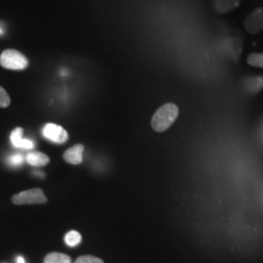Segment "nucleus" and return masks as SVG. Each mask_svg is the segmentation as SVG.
<instances>
[{"label": "nucleus", "mask_w": 263, "mask_h": 263, "mask_svg": "<svg viewBox=\"0 0 263 263\" xmlns=\"http://www.w3.org/2000/svg\"><path fill=\"white\" fill-rule=\"evenodd\" d=\"M179 107L174 104H166L154 113L151 119V126L156 132H164L169 129L179 116Z\"/></svg>", "instance_id": "obj_1"}, {"label": "nucleus", "mask_w": 263, "mask_h": 263, "mask_svg": "<svg viewBox=\"0 0 263 263\" xmlns=\"http://www.w3.org/2000/svg\"><path fill=\"white\" fill-rule=\"evenodd\" d=\"M12 202L15 205H33V204H43L47 202V198L44 195V192L40 188H31L20 192L12 197Z\"/></svg>", "instance_id": "obj_3"}, {"label": "nucleus", "mask_w": 263, "mask_h": 263, "mask_svg": "<svg viewBox=\"0 0 263 263\" xmlns=\"http://www.w3.org/2000/svg\"><path fill=\"white\" fill-rule=\"evenodd\" d=\"M74 263H104V261L93 255H83L78 257Z\"/></svg>", "instance_id": "obj_15"}, {"label": "nucleus", "mask_w": 263, "mask_h": 263, "mask_svg": "<svg viewBox=\"0 0 263 263\" xmlns=\"http://www.w3.org/2000/svg\"><path fill=\"white\" fill-rule=\"evenodd\" d=\"M23 134H24V129L20 128V127L16 128L14 131L12 132L11 137H10L12 144L18 148L32 149L34 147V143L30 140L23 139Z\"/></svg>", "instance_id": "obj_7"}, {"label": "nucleus", "mask_w": 263, "mask_h": 263, "mask_svg": "<svg viewBox=\"0 0 263 263\" xmlns=\"http://www.w3.org/2000/svg\"><path fill=\"white\" fill-rule=\"evenodd\" d=\"M44 263H71V258L62 253H51L44 258Z\"/></svg>", "instance_id": "obj_11"}, {"label": "nucleus", "mask_w": 263, "mask_h": 263, "mask_svg": "<svg viewBox=\"0 0 263 263\" xmlns=\"http://www.w3.org/2000/svg\"><path fill=\"white\" fill-rule=\"evenodd\" d=\"M8 161H9L10 165H12V166H20L24 162V156L22 154L17 153V154L10 156Z\"/></svg>", "instance_id": "obj_16"}, {"label": "nucleus", "mask_w": 263, "mask_h": 263, "mask_svg": "<svg viewBox=\"0 0 263 263\" xmlns=\"http://www.w3.org/2000/svg\"><path fill=\"white\" fill-rule=\"evenodd\" d=\"M26 160L30 166L34 167H43L46 166L50 162V158L46 154L38 151H31L28 153V155L26 156Z\"/></svg>", "instance_id": "obj_8"}, {"label": "nucleus", "mask_w": 263, "mask_h": 263, "mask_svg": "<svg viewBox=\"0 0 263 263\" xmlns=\"http://www.w3.org/2000/svg\"><path fill=\"white\" fill-rule=\"evenodd\" d=\"M244 26L251 34H256L263 30V8L253 11L245 20Z\"/></svg>", "instance_id": "obj_5"}, {"label": "nucleus", "mask_w": 263, "mask_h": 263, "mask_svg": "<svg viewBox=\"0 0 263 263\" xmlns=\"http://www.w3.org/2000/svg\"><path fill=\"white\" fill-rule=\"evenodd\" d=\"M84 146L82 144H76L64 153V159L72 165H79L83 162Z\"/></svg>", "instance_id": "obj_6"}, {"label": "nucleus", "mask_w": 263, "mask_h": 263, "mask_svg": "<svg viewBox=\"0 0 263 263\" xmlns=\"http://www.w3.org/2000/svg\"><path fill=\"white\" fill-rule=\"evenodd\" d=\"M245 87L248 92L250 93H257L263 88V77L255 76V77H249L245 80Z\"/></svg>", "instance_id": "obj_10"}, {"label": "nucleus", "mask_w": 263, "mask_h": 263, "mask_svg": "<svg viewBox=\"0 0 263 263\" xmlns=\"http://www.w3.org/2000/svg\"><path fill=\"white\" fill-rule=\"evenodd\" d=\"M17 263H26V261H25L24 257H22V256H19V257L17 258Z\"/></svg>", "instance_id": "obj_17"}, {"label": "nucleus", "mask_w": 263, "mask_h": 263, "mask_svg": "<svg viewBox=\"0 0 263 263\" xmlns=\"http://www.w3.org/2000/svg\"><path fill=\"white\" fill-rule=\"evenodd\" d=\"M11 104L9 95L0 86V107H8Z\"/></svg>", "instance_id": "obj_14"}, {"label": "nucleus", "mask_w": 263, "mask_h": 263, "mask_svg": "<svg viewBox=\"0 0 263 263\" xmlns=\"http://www.w3.org/2000/svg\"><path fill=\"white\" fill-rule=\"evenodd\" d=\"M0 65L6 69L23 70L28 66V60L21 52L7 49L0 55Z\"/></svg>", "instance_id": "obj_2"}, {"label": "nucleus", "mask_w": 263, "mask_h": 263, "mask_svg": "<svg viewBox=\"0 0 263 263\" xmlns=\"http://www.w3.org/2000/svg\"><path fill=\"white\" fill-rule=\"evenodd\" d=\"M247 62L250 66L263 67V53H253L248 57Z\"/></svg>", "instance_id": "obj_13"}, {"label": "nucleus", "mask_w": 263, "mask_h": 263, "mask_svg": "<svg viewBox=\"0 0 263 263\" xmlns=\"http://www.w3.org/2000/svg\"><path fill=\"white\" fill-rule=\"evenodd\" d=\"M42 135L44 138L55 143H65L68 139L67 132L62 126L53 123H48L44 126Z\"/></svg>", "instance_id": "obj_4"}, {"label": "nucleus", "mask_w": 263, "mask_h": 263, "mask_svg": "<svg viewBox=\"0 0 263 263\" xmlns=\"http://www.w3.org/2000/svg\"><path fill=\"white\" fill-rule=\"evenodd\" d=\"M216 12L223 14L234 10L240 5L241 0H213Z\"/></svg>", "instance_id": "obj_9"}, {"label": "nucleus", "mask_w": 263, "mask_h": 263, "mask_svg": "<svg viewBox=\"0 0 263 263\" xmlns=\"http://www.w3.org/2000/svg\"><path fill=\"white\" fill-rule=\"evenodd\" d=\"M65 241L66 244L69 247H76L77 245L80 244V242L82 241V237L80 235L79 232L77 231H69L66 237H65Z\"/></svg>", "instance_id": "obj_12"}]
</instances>
